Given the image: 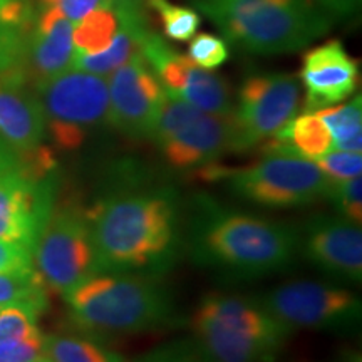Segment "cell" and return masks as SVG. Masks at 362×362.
I'll return each mask as SVG.
<instances>
[{
	"label": "cell",
	"mask_w": 362,
	"mask_h": 362,
	"mask_svg": "<svg viewBox=\"0 0 362 362\" xmlns=\"http://www.w3.org/2000/svg\"><path fill=\"white\" fill-rule=\"evenodd\" d=\"M42 7H52L67 17L72 24L84 19L90 12L111 7V0H40Z\"/></svg>",
	"instance_id": "836d02e7"
},
{
	"label": "cell",
	"mask_w": 362,
	"mask_h": 362,
	"mask_svg": "<svg viewBox=\"0 0 362 362\" xmlns=\"http://www.w3.org/2000/svg\"><path fill=\"white\" fill-rule=\"evenodd\" d=\"M136 362H203V359L193 341H178L151 351Z\"/></svg>",
	"instance_id": "d6a6232c"
},
{
	"label": "cell",
	"mask_w": 362,
	"mask_h": 362,
	"mask_svg": "<svg viewBox=\"0 0 362 362\" xmlns=\"http://www.w3.org/2000/svg\"><path fill=\"white\" fill-rule=\"evenodd\" d=\"M54 210L49 173L22 165L0 173V240L33 248Z\"/></svg>",
	"instance_id": "4fadbf2b"
},
{
	"label": "cell",
	"mask_w": 362,
	"mask_h": 362,
	"mask_svg": "<svg viewBox=\"0 0 362 362\" xmlns=\"http://www.w3.org/2000/svg\"><path fill=\"white\" fill-rule=\"evenodd\" d=\"M332 149V138L327 126L315 112L297 115L274 138L267 151H282L309 161H317Z\"/></svg>",
	"instance_id": "ffe728a7"
},
{
	"label": "cell",
	"mask_w": 362,
	"mask_h": 362,
	"mask_svg": "<svg viewBox=\"0 0 362 362\" xmlns=\"http://www.w3.org/2000/svg\"><path fill=\"white\" fill-rule=\"evenodd\" d=\"M285 329L346 330L361 322V298L332 284L296 280L272 288L260 298Z\"/></svg>",
	"instance_id": "8fae6325"
},
{
	"label": "cell",
	"mask_w": 362,
	"mask_h": 362,
	"mask_svg": "<svg viewBox=\"0 0 362 362\" xmlns=\"http://www.w3.org/2000/svg\"><path fill=\"white\" fill-rule=\"evenodd\" d=\"M39 312L25 305L0 307V341L25 339L39 334Z\"/></svg>",
	"instance_id": "4316f807"
},
{
	"label": "cell",
	"mask_w": 362,
	"mask_h": 362,
	"mask_svg": "<svg viewBox=\"0 0 362 362\" xmlns=\"http://www.w3.org/2000/svg\"><path fill=\"white\" fill-rule=\"evenodd\" d=\"M327 198L342 218L361 225L362 221V180L361 176L351 180L332 181Z\"/></svg>",
	"instance_id": "83f0119b"
},
{
	"label": "cell",
	"mask_w": 362,
	"mask_h": 362,
	"mask_svg": "<svg viewBox=\"0 0 362 362\" xmlns=\"http://www.w3.org/2000/svg\"><path fill=\"white\" fill-rule=\"evenodd\" d=\"M310 2L330 19H347L359 12L362 0H310Z\"/></svg>",
	"instance_id": "d590c367"
},
{
	"label": "cell",
	"mask_w": 362,
	"mask_h": 362,
	"mask_svg": "<svg viewBox=\"0 0 362 362\" xmlns=\"http://www.w3.org/2000/svg\"><path fill=\"white\" fill-rule=\"evenodd\" d=\"M141 56L171 96L211 115H232L235 103L230 84L214 71L198 67L151 30L141 44Z\"/></svg>",
	"instance_id": "7c38bea8"
},
{
	"label": "cell",
	"mask_w": 362,
	"mask_h": 362,
	"mask_svg": "<svg viewBox=\"0 0 362 362\" xmlns=\"http://www.w3.org/2000/svg\"><path fill=\"white\" fill-rule=\"evenodd\" d=\"M35 21L30 0H0V30L29 34Z\"/></svg>",
	"instance_id": "4dcf8cb0"
},
{
	"label": "cell",
	"mask_w": 362,
	"mask_h": 362,
	"mask_svg": "<svg viewBox=\"0 0 362 362\" xmlns=\"http://www.w3.org/2000/svg\"><path fill=\"white\" fill-rule=\"evenodd\" d=\"M47 288L34 267L0 272V307L25 305L42 314L47 307Z\"/></svg>",
	"instance_id": "7402d4cb"
},
{
	"label": "cell",
	"mask_w": 362,
	"mask_h": 362,
	"mask_svg": "<svg viewBox=\"0 0 362 362\" xmlns=\"http://www.w3.org/2000/svg\"><path fill=\"white\" fill-rule=\"evenodd\" d=\"M232 192L265 208H296L327 198L332 180L315 161L282 151H267L247 168L228 171Z\"/></svg>",
	"instance_id": "ba28073f"
},
{
	"label": "cell",
	"mask_w": 362,
	"mask_h": 362,
	"mask_svg": "<svg viewBox=\"0 0 362 362\" xmlns=\"http://www.w3.org/2000/svg\"><path fill=\"white\" fill-rule=\"evenodd\" d=\"M35 86L45 131L64 151L81 148L90 134L110 124V90L104 76L71 67Z\"/></svg>",
	"instance_id": "8992f818"
},
{
	"label": "cell",
	"mask_w": 362,
	"mask_h": 362,
	"mask_svg": "<svg viewBox=\"0 0 362 362\" xmlns=\"http://www.w3.org/2000/svg\"><path fill=\"white\" fill-rule=\"evenodd\" d=\"M25 33L0 30V74L24 72L25 74Z\"/></svg>",
	"instance_id": "f546056e"
},
{
	"label": "cell",
	"mask_w": 362,
	"mask_h": 362,
	"mask_svg": "<svg viewBox=\"0 0 362 362\" xmlns=\"http://www.w3.org/2000/svg\"><path fill=\"white\" fill-rule=\"evenodd\" d=\"M33 257L34 269L47 287L62 296L99 274L88 211L74 205L54 208Z\"/></svg>",
	"instance_id": "9c48e42d"
},
{
	"label": "cell",
	"mask_w": 362,
	"mask_h": 362,
	"mask_svg": "<svg viewBox=\"0 0 362 362\" xmlns=\"http://www.w3.org/2000/svg\"><path fill=\"white\" fill-rule=\"evenodd\" d=\"M144 6L156 12L163 34L173 42H188L200 29L202 17L197 8L178 6L171 0H144Z\"/></svg>",
	"instance_id": "d4e9b609"
},
{
	"label": "cell",
	"mask_w": 362,
	"mask_h": 362,
	"mask_svg": "<svg viewBox=\"0 0 362 362\" xmlns=\"http://www.w3.org/2000/svg\"><path fill=\"white\" fill-rule=\"evenodd\" d=\"M72 30L74 24L56 8L42 7L35 13L25 45V72L35 84L71 69L76 56Z\"/></svg>",
	"instance_id": "ac0fdd59"
},
{
	"label": "cell",
	"mask_w": 362,
	"mask_h": 362,
	"mask_svg": "<svg viewBox=\"0 0 362 362\" xmlns=\"http://www.w3.org/2000/svg\"><path fill=\"white\" fill-rule=\"evenodd\" d=\"M315 165L324 171L332 181L351 180L361 176L362 171V155L361 153L341 151V149H330L322 158L315 161Z\"/></svg>",
	"instance_id": "f1b7e54d"
},
{
	"label": "cell",
	"mask_w": 362,
	"mask_h": 362,
	"mask_svg": "<svg viewBox=\"0 0 362 362\" xmlns=\"http://www.w3.org/2000/svg\"><path fill=\"white\" fill-rule=\"evenodd\" d=\"M225 40L255 56L305 49L329 33L332 19L310 0H192Z\"/></svg>",
	"instance_id": "3957f363"
},
{
	"label": "cell",
	"mask_w": 362,
	"mask_h": 362,
	"mask_svg": "<svg viewBox=\"0 0 362 362\" xmlns=\"http://www.w3.org/2000/svg\"><path fill=\"white\" fill-rule=\"evenodd\" d=\"M71 319L93 337L138 334L168 325L175 304L156 277L99 272L64 296Z\"/></svg>",
	"instance_id": "277c9868"
},
{
	"label": "cell",
	"mask_w": 362,
	"mask_h": 362,
	"mask_svg": "<svg viewBox=\"0 0 362 362\" xmlns=\"http://www.w3.org/2000/svg\"><path fill=\"white\" fill-rule=\"evenodd\" d=\"M44 357V336L0 341V362H39Z\"/></svg>",
	"instance_id": "1f68e13d"
},
{
	"label": "cell",
	"mask_w": 362,
	"mask_h": 362,
	"mask_svg": "<svg viewBox=\"0 0 362 362\" xmlns=\"http://www.w3.org/2000/svg\"><path fill=\"white\" fill-rule=\"evenodd\" d=\"M39 362H49L47 359H42V361H39Z\"/></svg>",
	"instance_id": "ab89813d"
},
{
	"label": "cell",
	"mask_w": 362,
	"mask_h": 362,
	"mask_svg": "<svg viewBox=\"0 0 362 362\" xmlns=\"http://www.w3.org/2000/svg\"><path fill=\"white\" fill-rule=\"evenodd\" d=\"M30 267H34L33 248L0 240V272L22 270Z\"/></svg>",
	"instance_id": "e575fe53"
},
{
	"label": "cell",
	"mask_w": 362,
	"mask_h": 362,
	"mask_svg": "<svg viewBox=\"0 0 362 362\" xmlns=\"http://www.w3.org/2000/svg\"><path fill=\"white\" fill-rule=\"evenodd\" d=\"M107 90L110 124L128 138H148L166 90L141 52L107 76Z\"/></svg>",
	"instance_id": "5bb4252c"
},
{
	"label": "cell",
	"mask_w": 362,
	"mask_h": 362,
	"mask_svg": "<svg viewBox=\"0 0 362 362\" xmlns=\"http://www.w3.org/2000/svg\"><path fill=\"white\" fill-rule=\"evenodd\" d=\"M300 84L305 89V112L344 103L356 93L359 66L341 40L315 45L302 59Z\"/></svg>",
	"instance_id": "2e32d148"
},
{
	"label": "cell",
	"mask_w": 362,
	"mask_h": 362,
	"mask_svg": "<svg viewBox=\"0 0 362 362\" xmlns=\"http://www.w3.org/2000/svg\"><path fill=\"white\" fill-rule=\"evenodd\" d=\"M44 357L49 362H126L99 339L44 336Z\"/></svg>",
	"instance_id": "603a6c76"
},
{
	"label": "cell",
	"mask_w": 362,
	"mask_h": 362,
	"mask_svg": "<svg viewBox=\"0 0 362 362\" xmlns=\"http://www.w3.org/2000/svg\"><path fill=\"white\" fill-rule=\"evenodd\" d=\"M192 329L203 362H275L291 336L260 298L223 293L203 298Z\"/></svg>",
	"instance_id": "5b68a950"
},
{
	"label": "cell",
	"mask_w": 362,
	"mask_h": 362,
	"mask_svg": "<svg viewBox=\"0 0 362 362\" xmlns=\"http://www.w3.org/2000/svg\"><path fill=\"white\" fill-rule=\"evenodd\" d=\"M188 57L202 69L215 71L228 61V42L223 37H220V35L210 33H197L189 39Z\"/></svg>",
	"instance_id": "484cf974"
},
{
	"label": "cell",
	"mask_w": 362,
	"mask_h": 362,
	"mask_svg": "<svg viewBox=\"0 0 362 362\" xmlns=\"http://www.w3.org/2000/svg\"><path fill=\"white\" fill-rule=\"evenodd\" d=\"M19 165H22V155L13 151L12 148H8L7 144L0 139V173L16 168V166Z\"/></svg>",
	"instance_id": "8d00e7d4"
},
{
	"label": "cell",
	"mask_w": 362,
	"mask_h": 362,
	"mask_svg": "<svg viewBox=\"0 0 362 362\" xmlns=\"http://www.w3.org/2000/svg\"><path fill=\"white\" fill-rule=\"evenodd\" d=\"M305 259L324 274L346 282L362 279L361 225L339 216L319 215L305 225L302 240Z\"/></svg>",
	"instance_id": "9a60e30c"
},
{
	"label": "cell",
	"mask_w": 362,
	"mask_h": 362,
	"mask_svg": "<svg viewBox=\"0 0 362 362\" xmlns=\"http://www.w3.org/2000/svg\"><path fill=\"white\" fill-rule=\"evenodd\" d=\"M341 362H359V359H356V357H351V359H344Z\"/></svg>",
	"instance_id": "f35d334b"
},
{
	"label": "cell",
	"mask_w": 362,
	"mask_h": 362,
	"mask_svg": "<svg viewBox=\"0 0 362 362\" xmlns=\"http://www.w3.org/2000/svg\"><path fill=\"white\" fill-rule=\"evenodd\" d=\"M302 106L300 79L287 72H260L243 81L232 111L233 151L274 138Z\"/></svg>",
	"instance_id": "30bf717a"
},
{
	"label": "cell",
	"mask_w": 362,
	"mask_h": 362,
	"mask_svg": "<svg viewBox=\"0 0 362 362\" xmlns=\"http://www.w3.org/2000/svg\"><path fill=\"white\" fill-rule=\"evenodd\" d=\"M47 134L39 98L25 88L24 72L0 74V139L19 155L40 148Z\"/></svg>",
	"instance_id": "e0dca14e"
},
{
	"label": "cell",
	"mask_w": 362,
	"mask_h": 362,
	"mask_svg": "<svg viewBox=\"0 0 362 362\" xmlns=\"http://www.w3.org/2000/svg\"><path fill=\"white\" fill-rule=\"evenodd\" d=\"M327 126L332 146L341 151L361 153L362 149V99L359 94L341 106L315 111Z\"/></svg>",
	"instance_id": "44dd1931"
},
{
	"label": "cell",
	"mask_w": 362,
	"mask_h": 362,
	"mask_svg": "<svg viewBox=\"0 0 362 362\" xmlns=\"http://www.w3.org/2000/svg\"><path fill=\"white\" fill-rule=\"evenodd\" d=\"M148 138L173 168H206L233 151L232 115H211L165 93Z\"/></svg>",
	"instance_id": "52a82bcc"
},
{
	"label": "cell",
	"mask_w": 362,
	"mask_h": 362,
	"mask_svg": "<svg viewBox=\"0 0 362 362\" xmlns=\"http://www.w3.org/2000/svg\"><path fill=\"white\" fill-rule=\"evenodd\" d=\"M111 6L123 12H144V0H111Z\"/></svg>",
	"instance_id": "74e56055"
},
{
	"label": "cell",
	"mask_w": 362,
	"mask_h": 362,
	"mask_svg": "<svg viewBox=\"0 0 362 362\" xmlns=\"http://www.w3.org/2000/svg\"><path fill=\"white\" fill-rule=\"evenodd\" d=\"M291 226L203 203L189 230L193 260L237 277H262L291 265L298 250Z\"/></svg>",
	"instance_id": "7a4b0ae2"
},
{
	"label": "cell",
	"mask_w": 362,
	"mask_h": 362,
	"mask_svg": "<svg viewBox=\"0 0 362 362\" xmlns=\"http://www.w3.org/2000/svg\"><path fill=\"white\" fill-rule=\"evenodd\" d=\"M88 216L99 272L156 277L178 257L180 206L168 188L112 193L89 210Z\"/></svg>",
	"instance_id": "6da1fadb"
},
{
	"label": "cell",
	"mask_w": 362,
	"mask_h": 362,
	"mask_svg": "<svg viewBox=\"0 0 362 362\" xmlns=\"http://www.w3.org/2000/svg\"><path fill=\"white\" fill-rule=\"evenodd\" d=\"M117 29H119V17L112 6L88 13L84 19L76 22L74 30H72L76 54L104 51L111 44Z\"/></svg>",
	"instance_id": "cb8c5ba5"
},
{
	"label": "cell",
	"mask_w": 362,
	"mask_h": 362,
	"mask_svg": "<svg viewBox=\"0 0 362 362\" xmlns=\"http://www.w3.org/2000/svg\"><path fill=\"white\" fill-rule=\"evenodd\" d=\"M116 11V8H115ZM119 17V29L111 44L101 52L76 54L72 67L98 76H110L136 54L141 52V44L149 33L146 13L116 11Z\"/></svg>",
	"instance_id": "d6986e66"
}]
</instances>
